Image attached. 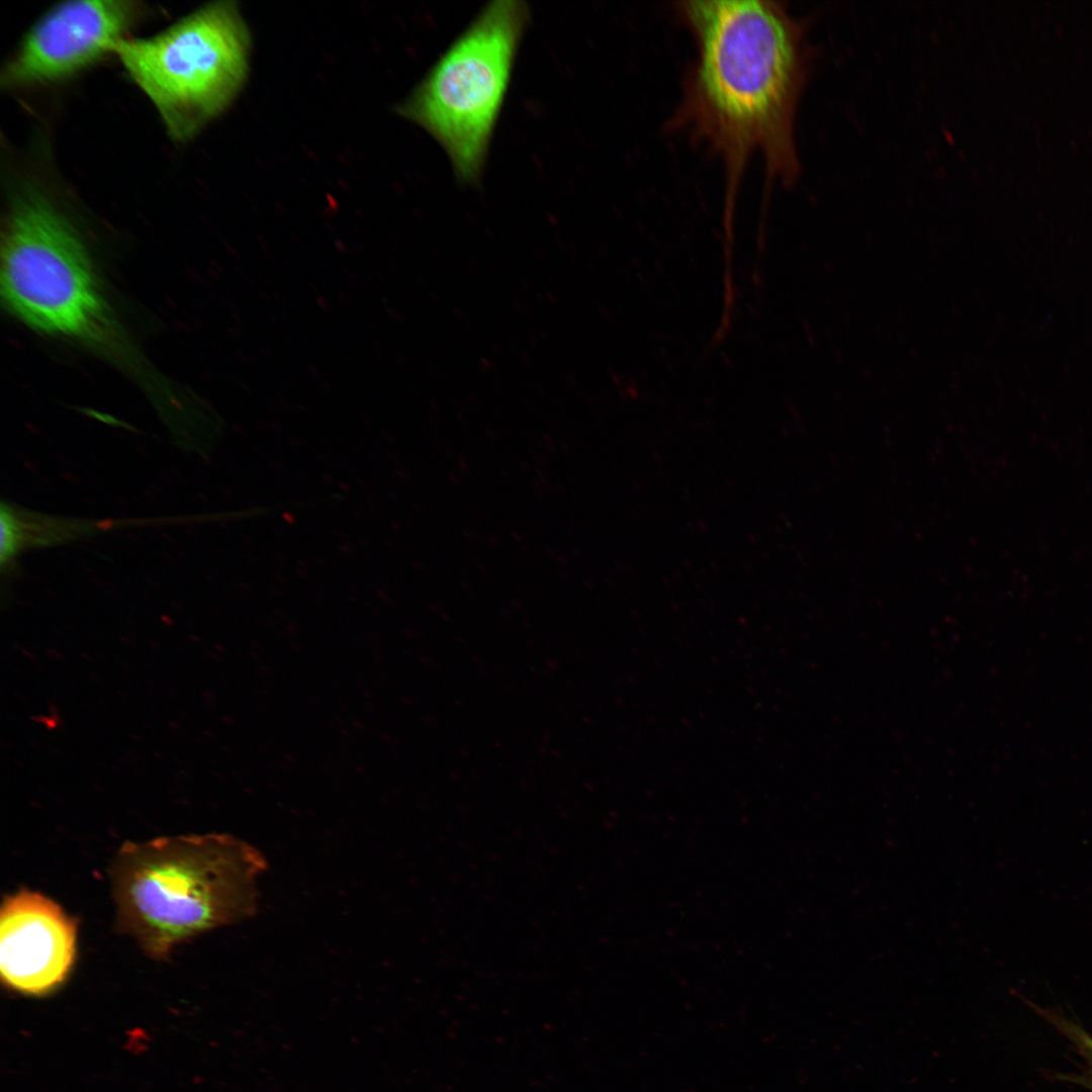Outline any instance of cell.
Wrapping results in <instances>:
<instances>
[{"label":"cell","mask_w":1092,"mask_h":1092,"mask_svg":"<svg viewBox=\"0 0 1092 1092\" xmlns=\"http://www.w3.org/2000/svg\"><path fill=\"white\" fill-rule=\"evenodd\" d=\"M678 13L696 42L671 127L722 163L724 229L732 245L735 201L758 154L767 185L799 177L797 107L809 72L803 25L774 0H688Z\"/></svg>","instance_id":"1"},{"label":"cell","mask_w":1092,"mask_h":1092,"mask_svg":"<svg viewBox=\"0 0 1092 1092\" xmlns=\"http://www.w3.org/2000/svg\"><path fill=\"white\" fill-rule=\"evenodd\" d=\"M267 861L226 833L125 842L110 867L117 929L146 954L167 959L180 943L257 913Z\"/></svg>","instance_id":"2"},{"label":"cell","mask_w":1092,"mask_h":1092,"mask_svg":"<svg viewBox=\"0 0 1092 1092\" xmlns=\"http://www.w3.org/2000/svg\"><path fill=\"white\" fill-rule=\"evenodd\" d=\"M528 19L523 1L489 2L405 105V114L443 147L463 182H476L483 169Z\"/></svg>","instance_id":"3"},{"label":"cell","mask_w":1092,"mask_h":1092,"mask_svg":"<svg viewBox=\"0 0 1092 1092\" xmlns=\"http://www.w3.org/2000/svg\"><path fill=\"white\" fill-rule=\"evenodd\" d=\"M1 293L8 308L38 331L95 343L110 333L108 308L78 234L37 192L20 196L9 213Z\"/></svg>","instance_id":"4"},{"label":"cell","mask_w":1092,"mask_h":1092,"mask_svg":"<svg viewBox=\"0 0 1092 1092\" xmlns=\"http://www.w3.org/2000/svg\"><path fill=\"white\" fill-rule=\"evenodd\" d=\"M245 26L230 3H214L146 38L119 40L113 53L160 113L169 135L186 142L219 113L247 68Z\"/></svg>","instance_id":"5"},{"label":"cell","mask_w":1092,"mask_h":1092,"mask_svg":"<svg viewBox=\"0 0 1092 1092\" xmlns=\"http://www.w3.org/2000/svg\"><path fill=\"white\" fill-rule=\"evenodd\" d=\"M147 10L144 3L127 0L62 2L26 33L5 66L1 81L15 87L72 76L112 54Z\"/></svg>","instance_id":"6"},{"label":"cell","mask_w":1092,"mask_h":1092,"mask_svg":"<svg viewBox=\"0 0 1092 1092\" xmlns=\"http://www.w3.org/2000/svg\"><path fill=\"white\" fill-rule=\"evenodd\" d=\"M76 924L53 900L19 891L0 910V973L10 988L46 994L67 977L76 952Z\"/></svg>","instance_id":"7"},{"label":"cell","mask_w":1092,"mask_h":1092,"mask_svg":"<svg viewBox=\"0 0 1092 1092\" xmlns=\"http://www.w3.org/2000/svg\"><path fill=\"white\" fill-rule=\"evenodd\" d=\"M1026 1003L1040 1018L1071 1043L1081 1059L1076 1072L1053 1073V1078L1080 1086L1092 1092V1034L1078 1021L1067 1016L1059 1009L1042 1007L1029 1000Z\"/></svg>","instance_id":"8"}]
</instances>
